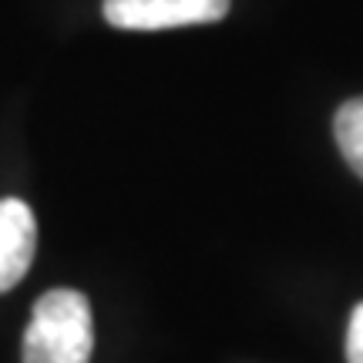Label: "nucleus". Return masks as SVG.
I'll return each mask as SVG.
<instances>
[{
  "instance_id": "obj_1",
  "label": "nucleus",
  "mask_w": 363,
  "mask_h": 363,
  "mask_svg": "<svg viewBox=\"0 0 363 363\" xmlns=\"http://www.w3.org/2000/svg\"><path fill=\"white\" fill-rule=\"evenodd\" d=\"M94 347L91 306L78 289H51L38 299L24 333V363H88Z\"/></svg>"
},
{
  "instance_id": "obj_2",
  "label": "nucleus",
  "mask_w": 363,
  "mask_h": 363,
  "mask_svg": "<svg viewBox=\"0 0 363 363\" xmlns=\"http://www.w3.org/2000/svg\"><path fill=\"white\" fill-rule=\"evenodd\" d=\"M229 13V0H104V17L121 30H165L208 24Z\"/></svg>"
},
{
  "instance_id": "obj_5",
  "label": "nucleus",
  "mask_w": 363,
  "mask_h": 363,
  "mask_svg": "<svg viewBox=\"0 0 363 363\" xmlns=\"http://www.w3.org/2000/svg\"><path fill=\"white\" fill-rule=\"evenodd\" d=\"M347 360L363 363V303L350 316V330H347Z\"/></svg>"
},
{
  "instance_id": "obj_4",
  "label": "nucleus",
  "mask_w": 363,
  "mask_h": 363,
  "mask_svg": "<svg viewBox=\"0 0 363 363\" xmlns=\"http://www.w3.org/2000/svg\"><path fill=\"white\" fill-rule=\"evenodd\" d=\"M333 135L347 165L363 179V98H353L337 111L333 121Z\"/></svg>"
},
{
  "instance_id": "obj_3",
  "label": "nucleus",
  "mask_w": 363,
  "mask_h": 363,
  "mask_svg": "<svg viewBox=\"0 0 363 363\" xmlns=\"http://www.w3.org/2000/svg\"><path fill=\"white\" fill-rule=\"evenodd\" d=\"M38 246L34 212L21 199L0 202V293H7L24 279Z\"/></svg>"
}]
</instances>
